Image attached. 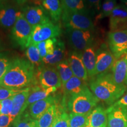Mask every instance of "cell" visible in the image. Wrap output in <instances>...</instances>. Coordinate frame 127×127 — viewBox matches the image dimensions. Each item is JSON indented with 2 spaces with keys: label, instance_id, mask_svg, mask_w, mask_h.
<instances>
[{
  "label": "cell",
  "instance_id": "obj_30",
  "mask_svg": "<svg viewBox=\"0 0 127 127\" xmlns=\"http://www.w3.org/2000/svg\"><path fill=\"white\" fill-rule=\"evenodd\" d=\"M57 41L58 39L55 38L36 44L42 59L48 55H51L53 54L56 47Z\"/></svg>",
  "mask_w": 127,
  "mask_h": 127
},
{
  "label": "cell",
  "instance_id": "obj_1",
  "mask_svg": "<svg viewBox=\"0 0 127 127\" xmlns=\"http://www.w3.org/2000/svg\"><path fill=\"white\" fill-rule=\"evenodd\" d=\"M35 66L28 60L16 57L11 60L7 71L0 78V86L20 90L31 84L34 79Z\"/></svg>",
  "mask_w": 127,
  "mask_h": 127
},
{
  "label": "cell",
  "instance_id": "obj_6",
  "mask_svg": "<svg viewBox=\"0 0 127 127\" xmlns=\"http://www.w3.org/2000/svg\"><path fill=\"white\" fill-rule=\"evenodd\" d=\"M62 21L66 28L95 31V27L92 16L79 12L63 13Z\"/></svg>",
  "mask_w": 127,
  "mask_h": 127
},
{
  "label": "cell",
  "instance_id": "obj_29",
  "mask_svg": "<svg viewBox=\"0 0 127 127\" xmlns=\"http://www.w3.org/2000/svg\"><path fill=\"white\" fill-rule=\"evenodd\" d=\"M13 123L14 127H38V120L32 118L28 112L16 117Z\"/></svg>",
  "mask_w": 127,
  "mask_h": 127
},
{
  "label": "cell",
  "instance_id": "obj_44",
  "mask_svg": "<svg viewBox=\"0 0 127 127\" xmlns=\"http://www.w3.org/2000/svg\"><path fill=\"white\" fill-rule=\"evenodd\" d=\"M124 4H125V5L127 6V0H120Z\"/></svg>",
  "mask_w": 127,
  "mask_h": 127
},
{
  "label": "cell",
  "instance_id": "obj_15",
  "mask_svg": "<svg viewBox=\"0 0 127 127\" xmlns=\"http://www.w3.org/2000/svg\"><path fill=\"white\" fill-rule=\"evenodd\" d=\"M67 60L71 66L74 75L87 82L88 75L82 60L81 53L72 50L68 53Z\"/></svg>",
  "mask_w": 127,
  "mask_h": 127
},
{
  "label": "cell",
  "instance_id": "obj_21",
  "mask_svg": "<svg viewBox=\"0 0 127 127\" xmlns=\"http://www.w3.org/2000/svg\"><path fill=\"white\" fill-rule=\"evenodd\" d=\"M66 55V47L64 42L58 39L53 54L48 55L42 58V64L44 65L56 66L58 63L66 59L65 58Z\"/></svg>",
  "mask_w": 127,
  "mask_h": 127
},
{
  "label": "cell",
  "instance_id": "obj_37",
  "mask_svg": "<svg viewBox=\"0 0 127 127\" xmlns=\"http://www.w3.org/2000/svg\"><path fill=\"white\" fill-rule=\"evenodd\" d=\"M87 2L93 15L99 12L102 5L101 0H87Z\"/></svg>",
  "mask_w": 127,
  "mask_h": 127
},
{
  "label": "cell",
  "instance_id": "obj_11",
  "mask_svg": "<svg viewBox=\"0 0 127 127\" xmlns=\"http://www.w3.org/2000/svg\"><path fill=\"white\" fill-rule=\"evenodd\" d=\"M22 12L25 20L33 27L52 21L47 11L41 5L25 6Z\"/></svg>",
  "mask_w": 127,
  "mask_h": 127
},
{
  "label": "cell",
  "instance_id": "obj_25",
  "mask_svg": "<svg viewBox=\"0 0 127 127\" xmlns=\"http://www.w3.org/2000/svg\"><path fill=\"white\" fill-rule=\"evenodd\" d=\"M42 5L50 15L52 21L58 23L63 14L61 0H43Z\"/></svg>",
  "mask_w": 127,
  "mask_h": 127
},
{
  "label": "cell",
  "instance_id": "obj_23",
  "mask_svg": "<svg viewBox=\"0 0 127 127\" xmlns=\"http://www.w3.org/2000/svg\"><path fill=\"white\" fill-rule=\"evenodd\" d=\"M127 54L116 60L111 68V72L114 79L117 84H124L125 77L127 74Z\"/></svg>",
  "mask_w": 127,
  "mask_h": 127
},
{
  "label": "cell",
  "instance_id": "obj_39",
  "mask_svg": "<svg viewBox=\"0 0 127 127\" xmlns=\"http://www.w3.org/2000/svg\"><path fill=\"white\" fill-rule=\"evenodd\" d=\"M112 105L114 106H121L127 108V93Z\"/></svg>",
  "mask_w": 127,
  "mask_h": 127
},
{
  "label": "cell",
  "instance_id": "obj_8",
  "mask_svg": "<svg viewBox=\"0 0 127 127\" xmlns=\"http://www.w3.org/2000/svg\"><path fill=\"white\" fill-rule=\"evenodd\" d=\"M107 44L115 60L127 54V30L109 31L107 34Z\"/></svg>",
  "mask_w": 127,
  "mask_h": 127
},
{
  "label": "cell",
  "instance_id": "obj_46",
  "mask_svg": "<svg viewBox=\"0 0 127 127\" xmlns=\"http://www.w3.org/2000/svg\"><path fill=\"white\" fill-rule=\"evenodd\" d=\"M42 1H43V0H35V2H42Z\"/></svg>",
  "mask_w": 127,
  "mask_h": 127
},
{
  "label": "cell",
  "instance_id": "obj_42",
  "mask_svg": "<svg viewBox=\"0 0 127 127\" xmlns=\"http://www.w3.org/2000/svg\"><path fill=\"white\" fill-rule=\"evenodd\" d=\"M3 50H4V46H3L2 41H1V39L0 38V51H2Z\"/></svg>",
  "mask_w": 127,
  "mask_h": 127
},
{
  "label": "cell",
  "instance_id": "obj_10",
  "mask_svg": "<svg viewBox=\"0 0 127 127\" xmlns=\"http://www.w3.org/2000/svg\"><path fill=\"white\" fill-rule=\"evenodd\" d=\"M38 79L44 88H60L62 82L56 66L42 65L38 68Z\"/></svg>",
  "mask_w": 127,
  "mask_h": 127
},
{
  "label": "cell",
  "instance_id": "obj_36",
  "mask_svg": "<svg viewBox=\"0 0 127 127\" xmlns=\"http://www.w3.org/2000/svg\"><path fill=\"white\" fill-rule=\"evenodd\" d=\"M20 90H14L0 86V101L12 97Z\"/></svg>",
  "mask_w": 127,
  "mask_h": 127
},
{
  "label": "cell",
  "instance_id": "obj_40",
  "mask_svg": "<svg viewBox=\"0 0 127 127\" xmlns=\"http://www.w3.org/2000/svg\"><path fill=\"white\" fill-rule=\"evenodd\" d=\"M13 1H15V2L18 5L21 6V5H23L24 4H25V3L27 2L28 0H13Z\"/></svg>",
  "mask_w": 127,
  "mask_h": 127
},
{
  "label": "cell",
  "instance_id": "obj_24",
  "mask_svg": "<svg viewBox=\"0 0 127 127\" xmlns=\"http://www.w3.org/2000/svg\"><path fill=\"white\" fill-rule=\"evenodd\" d=\"M59 106L52 105L38 120V127H52L53 124L62 112Z\"/></svg>",
  "mask_w": 127,
  "mask_h": 127
},
{
  "label": "cell",
  "instance_id": "obj_18",
  "mask_svg": "<svg viewBox=\"0 0 127 127\" xmlns=\"http://www.w3.org/2000/svg\"><path fill=\"white\" fill-rule=\"evenodd\" d=\"M55 104H56L55 98L50 95L45 99L39 100L30 105L28 108V112L32 118L38 120L51 106Z\"/></svg>",
  "mask_w": 127,
  "mask_h": 127
},
{
  "label": "cell",
  "instance_id": "obj_4",
  "mask_svg": "<svg viewBox=\"0 0 127 127\" xmlns=\"http://www.w3.org/2000/svg\"><path fill=\"white\" fill-rule=\"evenodd\" d=\"M66 34L68 44L72 50L81 53L97 42L95 31L66 28Z\"/></svg>",
  "mask_w": 127,
  "mask_h": 127
},
{
  "label": "cell",
  "instance_id": "obj_13",
  "mask_svg": "<svg viewBox=\"0 0 127 127\" xmlns=\"http://www.w3.org/2000/svg\"><path fill=\"white\" fill-rule=\"evenodd\" d=\"M107 127H127V108L109 106L107 109Z\"/></svg>",
  "mask_w": 127,
  "mask_h": 127
},
{
  "label": "cell",
  "instance_id": "obj_12",
  "mask_svg": "<svg viewBox=\"0 0 127 127\" xmlns=\"http://www.w3.org/2000/svg\"><path fill=\"white\" fill-rule=\"evenodd\" d=\"M109 27L111 32L127 30V6L123 3L117 4L109 16Z\"/></svg>",
  "mask_w": 127,
  "mask_h": 127
},
{
  "label": "cell",
  "instance_id": "obj_3",
  "mask_svg": "<svg viewBox=\"0 0 127 127\" xmlns=\"http://www.w3.org/2000/svg\"><path fill=\"white\" fill-rule=\"evenodd\" d=\"M99 101L90 89L87 87L81 93L68 98L66 104L72 113L88 114L97 106Z\"/></svg>",
  "mask_w": 127,
  "mask_h": 127
},
{
  "label": "cell",
  "instance_id": "obj_2",
  "mask_svg": "<svg viewBox=\"0 0 127 127\" xmlns=\"http://www.w3.org/2000/svg\"><path fill=\"white\" fill-rule=\"evenodd\" d=\"M89 86L93 94L109 107L120 99L127 90L126 85L115 81L111 71L91 78Z\"/></svg>",
  "mask_w": 127,
  "mask_h": 127
},
{
  "label": "cell",
  "instance_id": "obj_45",
  "mask_svg": "<svg viewBox=\"0 0 127 127\" xmlns=\"http://www.w3.org/2000/svg\"><path fill=\"white\" fill-rule=\"evenodd\" d=\"M1 109H2V104H1V101H0V112H1Z\"/></svg>",
  "mask_w": 127,
  "mask_h": 127
},
{
  "label": "cell",
  "instance_id": "obj_17",
  "mask_svg": "<svg viewBox=\"0 0 127 127\" xmlns=\"http://www.w3.org/2000/svg\"><path fill=\"white\" fill-rule=\"evenodd\" d=\"M107 109L101 105H97L88 115L85 127H107Z\"/></svg>",
  "mask_w": 127,
  "mask_h": 127
},
{
  "label": "cell",
  "instance_id": "obj_22",
  "mask_svg": "<svg viewBox=\"0 0 127 127\" xmlns=\"http://www.w3.org/2000/svg\"><path fill=\"white\" fill-rule=\"evenodd\" d=\"M87 87H88V85L86 82L74 75L63 85L65 100L81 93Z\"/></svg>",
  "mask_w": 127,
  "mask_h": 127
},
{
  "label": "cell",
  "instance_id": "obj_38",
  "mask_svg": "<svg viewBox=\"0 0 127 127\" xmlns=\"http://www.w3.org/2000/svg\"><path fill=\"white\" fill-rule=\"evenodd\" d=\"M14 120L15 118L10 115L0 114V127H9Z\"/></svg>",
  "mask_w": 127,
  "mask_h": 127
},
{
  "label": "cell",
  "instance_id": "obj_34",
  "mask_svg": "<svg viewBox=\"0 0 127 127\" xmlns=\"http://www.w3.org/2000/svg\"><path fill=\"white\" fill-rule=\"evenodd\" d=\"M11 60L6 54L0 53V78L7 71Z\"/></svg>",
  "mask_w": 127,
  "mask_h": 127
},
{
  "label": "cell",
  "instance_id": "obj_31",
  "mask_svg": "<svg viewBox=\"0 0 127 127\" xmlns=\"http://www.w3.org/2000/svg\"><path fill=\"white\" fill-rule=\"evenodd\" d=\"M117 5V0H105L101 5L99 12L95 17V22L109 17Z\"/></svg>",
  "mask_w": 127,
  "mask_h": 127
},
{
  "label": "cell",
  "instance_id": "obj_7",
  "mask_svg": "<svg viewBox=\"0 0 127 127\" xmlns=\"http://www.w3.org/2000/svg\"><path fill=\"white\" fill-rule=\"evenodd\" d=\"M61 27L58 23L51 21L33 27L31 43L36 44L42 41L58 37L61 34Z\"/></svg>",
  "mask_w": 127,
  "mask_h": 127
},
{
  "label": "cell",
  "instance_id": "obj_9",
  "mask_svg": "<svg viewBox=\"0 0 127 127\" xmlns=\"http://www.w3.org/2000/svg\"><path fill=\"white\" fill-rule=\"evenodd\" d=\"M116 61L108 44L102 43L96 51L95 75L111 71Z\"/></svg>",
  "mask_w": 127,
  "mask_h": 127
},
{
  "label": "cell",
  "instance_id": "obj_19",
  "mask_svg": "<svg viewBox=\"0 0 127 127\" xmlns=\"http://www.w3.org/2000/svg\"><path fill=\"white\" fill-rule=\"evenodd\" d=\"M61 3L63 13L79 12L93 16L87 0H61Z\"/></svg>",
  "mask_w": 127,
  "mask_h": 127
},
{
  "label": "cell",
  "instance_id": "obj_14",
  "mask_svg": "<svg viewBox=\"0 0 127 127\" xmlns=\"http://www.w3.org/2000/svg\"><path fill=\"white\" fill-rule=\"evenodd\" d=\"M23 12L12 5L6 4L0 8V27L2 28H11Z\"/></svg>",
  "mask_w": 127,
  "mask_h": 127
},
{
  "label": "cell",
  "instance_id": "obj_20",
  "mask_svg": "<svg viewBox=\"0 0 127 127\" xmlns=\"http://www.w3.org/2000/svg\"><path fill=\"white\" fill-rule=\"evenodd\" d=\"M96 45L97 42L87 48L81 52L82 61L87 69L89 78L95 76Z\"/></svg>",
  "mask_w": 127,
  "mask_h": 127
},
{
  "label": "cell",
  "instance_id": "obj_16",
  "mask_svg": "<svg viewBox=\"0 0 127 127\" xmlns=\"http://www.w3.org/2000/svg\"><path fill=\"white\" fill-rule=\"evenodd\" d=\"M30 91L31 89L30 88L21 90L12 96V107L10 115L14 118L23 114L28 107L27 100Z\"/></svg>",
  "mask_w": 127,
  "mask_h": 127
},
{
  "label": "cell",
  "instance_id": "obj_33",
  "mask_svg": "<svg viewBox=\"0 0 127 127\" xmlns=\"http://www.w3.org/2000/svg\"><path fill=\"white\" fill-rule=\"evenodd\" d=\"M69 114L63 112L56 119L52 127H69Z\"/></svg>",
  "mask_w": 127,
  "mask_h": 127
},
{
  "label": "cell",
  "instance_id": "obj_27",
  "mask_svg": "<svg viewBox=\"0 0 127 127\" xmlns=\"http://www.w3.org/2000/svg\"><path fill=\"white\" fill-rule=\"evenodd\" d=\"M25 54L28 60L38 68L43 65L42 58L39 54L38 48L36 44L31 43L25 50Z\"/></svg>",
  "mask_w": 127,
  "mask_h": 127
},
{
  "label": "cell",
  "instance_id": "obj_28",
  "mask_svg": "<svg viewBox=\"0 0 127 127\" xmlns=\"http://www.w3.org/2000/svg\"><path fill=\"white\" fill-rule=\"evenodd\" d=\"M55 66L59 73L62 82V85L63 86L69 79L74 76V74L67 59L63 60L61 63H58Z\"/></svg>",
  "mask_w": 127,
  "mask_h": 127
},
{
  "label": "cell",
  "instance_id": "obj_41",
  "mask_svg": "<svg viewBox=\"0 0 127 127\" xmlns=\"http://www.w3.org/2000/svg\"><path fill=\"white\" fill-rule=\"evenodd\" d=\"M7 1V0H0V8H2L5 4H7V3H6Z\"/></svg>",
  "mask_w": 127,
  "mask_h": 127
},
{
  "label": "cell",
  "instance_id": "obj_26",
  "mask_svg": "<svg viewBox=\"0 0 127 127\" xmlns=\"http://www.w3.org/2000/svg\"><path fill=\"white\" fill-rule=\"evenodd\" d=\"M57 89L55 88H44L40 87H34L30 91V94L27 100V105L29 107L33 103L47 98L51 94L54 93Z\"/></svg>",
  "mask_w": 127,
  "mask_h": 127
},
{
  "label": "cell",
  "instance_id": "obj_32",
  "mask_svg": "<svg viewBox=\"0 0 127 127\" xmlns=\"http://www.w3.org/2000/svg\"><path fill=\"white\" fill-rule=\"evenodd\" d=\"M88 114H79L71 112L69 114V127H85Z\"/></svg>",
  "mask_w": 127,
  "mask_h": 127
},
{
  "label": "cell",
  "instance_id": "obj_5",
  "mask_svg": "<svg viewBox=\"0 0 127 127\" xmlns=\"http://www.w3.org/2000/svg\"><path fill=\"white\" fill-rule=\"evenodd\" d=\"M33 27L25 20L22 14L16 21L11 31V38L12 42L22 50H25L31 44V36Z\"/></svg>",
  "mask_w": 127,
  "mask_h": 127
},
{
  "label": "cell",
  "instance_id": "obj_43",
  "mask_svg": "<svg viewBox=\"0 0 127 127\" xmlns=\"http://www.w3.org/2000/svg\"><path fill=\"white\" fill-rule=\"evenodd\" d=\"M124 84L127 86V74H126V77H125Z\"/></svg>",
  "mask_w": 127,
  "mask_h": 127
},
{
  "label": "cell",
  "instance_id": "obj_35",
  "mask_svg": "<svg viewBox=\"0 0 127 127\" xmlns=\"http://www.w3.org/2000/svg\"><path fill=\"white\" fill-rule=\"evenodd\" d=\"M0 101L2 104V109L0 114L10 115L12 107V96Z\"/></svg>",
  "mask_w": 127,
  "mask_h": 127
}]
</instances>
